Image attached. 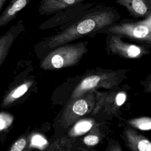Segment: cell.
Wrapping results in <instances>:
<instances>
[{
    "mask_svg": "<svg viewBox=\"0 0 151 151\" xmlns=\"http://www.w3.org/2000/svg\"><path fill=\"white\" fill-rule=\"evenodd\" d=\"M120 19V15L113 6L99 4L90 8L87 12L74 20L59 27L61 31L46 38L44 47L53 49L84 36L96 34L100 29Z\"/></svg>",
    "mask_w": 151,
    "mask_h": 151,
    "instance_id": "1",
    "label": "cell"
},
{
    "mask_svg": "<svg viewBox=\"0 0 151 151\" xmlns=\"http://www.w3.org/2000/svg\"><path fill=\"white\" fill-rule=\"evenodd\" d=\"M99 137L96 134H88L83 138V143L88 146H94L99 142Z\"/></svg>",
    "mask_w": 151,
    "mask_h": 151,
    "instance_id": "19",
    "label": "cell"
},
{
    "mask_svg": "<svg viewBox=\"0 0 151 151\" xmlns=\"http://www.w3.org/2000/svg\"><path fill=\"white\" fill-rule=\"evenodd\" d=\"M8 0H0V13L2 11L4 6L6 4Z\"/></svg>",
    "mask_w": 151,
    "mask_h": 151,
    "instance_id": "20",
    "label": "cell"
},
{
    "mask_svg": "<svg viewBox=\"0 0 151 151\" xmlns=\"http://www.w3.org/2000/svg\"><path fill=\"white\" fill-rule=\"evenodd\" d=\"M48 144V141L41 134H35L30 139L29 146L40 150L45 149Z\"/></svg>",
    "mask_w": 151,
    "mask_h": 151,
    "instance_id": "17",
    "label": "cell"
},
{
    "mask_svg": "<svg viewBox=\"0 0 151 151\" xmlns=\"http://www.w3.org/2000/svg\"><path fill=\"white\" fill-rule=\"evenodd\" d=\"M86 0H41L38 9L40 15H51L67 8L83 3Z\"/></svg>",
    "mask_w": 151,
    "mask_h": 151,
    "instance_id": "11",
    "label": "cell"
},
{
    "mask_svg": "<svg viewBox=\"0 0 151 151\" xmlns=\"http://www.w3.org/2000/svg\"><path fill=\"white\" fill-rule=\"evenodd\" d=\"M25 30L24 21L19 19L0 36V67L6 59L15 40Z\"/></svg>",
    "mask_w": 151,
    "mask_h": 151,
    "instance_id": "9",
    "label": "cell"
},
{
    "mask_svg": "<svg viewBox=\"0 0 151 151\" xmlns=\"http://www.w3.org/2000/svg\"><path fill=\"white\" fill-rule=\"evenodd\" d=\"M32 80L12 82L4 92L0 104L1 109H8L15 104L28 92L33 84Z\"/></svg>",
    "mask_w": 151,
    "mask_h": 151,
    "instance_id": "8",
    "label": "cell"
},
{
    "mask_svg": "<svg viewBox=\"0 0 151 151\" xmlns=\"http://www.w3.org/2000/svg\"><path fill=\"white\" fill-rule=\"evenodd\" d=\"M96 97L91 91L69 101L63 111L61 124L66 128L77 122L80 117L91 111L94 108Z\"/></svg>",
    "mask_w": 151,
    "mask_h": 151,
    "instance_id": "5",
    "label": "cell"
},
{
    "mask_svg": "<svg viewBox=\"0 0 151 151\" xmlns=\"http://www.w3.org/2000/svg\"><path fill=\"white\" fill-rule=\"evenodd\" d=\"M94 122L90 119L78 120L69 131V135L72 137L81 136L89 132L94 125Z\"/></svg>",
    "mask_w": 151,
    "mask_h": 151,
    "instance_id": "14",
    "label": "cell"
},
{
    "mask_svg": "<svg viewBox=\"0 0 151 151\" xmlns=\"http://www.w3.org/2000/svg\"><path fill=\"white\" fill-rule=\"evenodd\" d=\"M131 126L143 131L150 130L151 129V119L150 117L134 118L128 122Z\"/></svg>",
    "mask_w": 151,
    "mask_h": 151,
    "instance_id": "16",
    "label": "cell"
},
{
    "mask_svg": "<svg viewBox=\"0 0 151 151\" xmlns=\"http://www.w3.org/2000/svg\"><path fill=\"white\" fill-rule=\"evenodd\" d=\"M95 4V2L87 4L80 3L74 6L69 7L56 12L48 19L42 22L39 26V28L44 30L54 28L68 24L87 12L88 9L93 6Z\"/></svg>",
    "mask_w": 151,
    "mask_h": 151,
    "instance_id": "6",
    "label": "cell"
},
{
    "mask_svg": "<svg viewBox=\"0 0 151 151\" xmlns=\"http://www.w3.org/2000/svg\"><path fill=\"white\" fill-rule=\"evenodd\" d=\"M87 42L59 45L41 61L40 67L46 70H54L74 66L87 51Z\"/></svg>",
    "mask_w": 151,
    "mask_h": 151,
    "instance_id": "2",
    "label": "cell"
},
{
    "mask_svg": "<svg viewBox=\"0 0 151 151\" xmlns=\"http://www.w3.org/2000/svg\"><path fill=\"white\" fill-rule=\"evenodd\" d=\"M127 146L134 151H150L151 143L144 136L131 129H126L124 132Z\"/></svg>",
    "mask_w": 151,
    "mask_h": 151,
    "instance_id": "13",
    "label": "cell"
},
{
    "mask_svg": "<svg viewBox=\"0 0 151 151\" xmlns=\"http://www.w3.org/2000/svg\"><path fill=\"white\" fill-rule=\"evenodd\" d=\"M14 116L8 112H0V142H4V138L11 128Z\"/></svg>",
    "mask_w": 151,
    "mask_h": 151,
    "instance_id": "15",
    "label": "cell"
},
{
    "mask_svg": "<svg viewBox=\"0 0 151 151\" xmlns=\"http://www.w3.org/2000/svg\"><path fill=\"white\" fill-rule=\"evenodd\" d=\"M97 33L116 34L132 40L151 42V15L139 21L123 19L104 27Z\"/></svg>",
    "mask_w": 151,
    "mask_h": 151,
    "instance_id": "3",
    "label": "cell"
},
{
    "mask_svg": "<svg viewBox=\"0 0 151 151\" xmlns=\"http://www.w3.org/2000/svg\"><path fill=\"white\" fill-rule=\"evenodd\" d=\"M116 2L125 7L134 18H145L151 15V0H116Z\"/></svg>",
    "mask_w": 151,
    "mask_h": 151,
    "instance_id": "10",
    "label": "cell"
},
{
    "mask_svg": "<svg viewBox=\"0 0 151 151\" xmlns=\"http://www.w3.org/2000/svg\"><path fill=\"white\" fill-rule=\"evenodd\" d=\"M122 38L119 35L109 34L107 37V47L109 51L130 59L138 58L148 53L145 47L124 42Z\"/></svg>",
    "mask_w": 151,
    "mask_h": 151,
    "instance_id": "7",
    "label": "cell"
},
{
    "mask_svg": "<svg viewBox=\"0 0 151 151\" xmlns=\"http://www.w3.org/2000/svg\"><path fill=\"white\" fill-rule=\"evenodd\" d=\"M31 0H11L0 13V28L8 24L17 17L18 12L26 7Z\"/></svg>",
    "mask_w": 151,
    "mask_h": 151,
    "instance_id": "12",
    "label": "cell"
},
{
    "mask_svg": "<svg viewBox=\"0 0 151 151\" xmlns=\"http://www.w3.org/2000/svg\"><path fill=\"white\" fill-rule=\"evenodd\" d=\"M27 145V139L26 136H21L17 139L9 147V151H22L25 150Z\"/></svg>",
    "mask_w": 151,
    "mask_h": 151,
    "instance_id": "18",
    "label": "cell"
},
{
    "mask_svg": "<svg viewBox=\"0 0 151 151\" xmlns=\"http://www.w3.org/2000/svg\"><path fill=\"white\" fill-rule=\"evenodd\" d=\"M121 81L118 72H101L86 77L75 88L71 96L70 100L76 99L88 91L98 88L110 89Z\"/></svg>",
    "mask_w": 151,
    "mask_h": 151,
    "instance_id": "4",
    "label": "cell"
}]
</instances>
